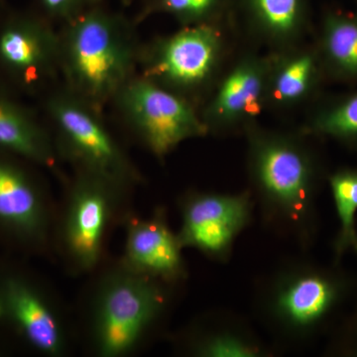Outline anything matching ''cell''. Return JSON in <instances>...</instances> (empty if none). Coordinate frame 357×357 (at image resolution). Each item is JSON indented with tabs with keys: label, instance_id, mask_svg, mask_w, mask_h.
<instances>
[{
	"label": "cell",
	"instance_id": "ba28073f",
	"mask_svg": "<svg viewBox=\"0 0 357 357\" xmlns=\"http://www.w3.org/2000/svg\"><path fill=\"white\" fill-rule=\"evenodd\" d=\"M54 25L40 13L20 16L0 34V58L27 86L60 74V36Z\"/></svg>",
	"mask_w": 357,
	"mask_h": 357
},
{
	"label": "cell",
	"instance_id": "277c9868",
	"mask_svg": "<svg viewBox=\"0 0 357 357\" xmlns=\"http://www.w3.org/2000/svg\"><path fill=\"white\" fill-rule=\"evenodd\" d=\"M112 102L129 128L158 158L206 131L187 100L141 75H134Z\"/></svg>",
	"mask_w": 357,
	"mask_h": 357
},
{
	"label": "cell",
	"instance_id": "7c38bea8",
	"mask_svg": "<svg viewBox=\"0 0 357 357\" xmlns=\"http://www.w3.org/2000/svg\"><path fill=\"white\" fill-rule=\"evenodd\" d=\"M4 304L33 347L49 356L63 354L65 335L60 321L36 291L20 282L11 281L4 292Z\"/></svg>",
	"mask_w": 357,
	"mask_h": 357
},
{
	"label": "cell",
	"instance_id": "7402d4cb",
	"mask_svg": "<svg viewBox=\"0 0 357 357\" xmlns=\"http://www.w3.org/2000/svg\"><path fill=\"white\" fill-rule=\"evenodd\" d=\"M195 351L199 356L211 357L253 356L255 354L253 345L231 333H218L204 338L195 347Z\"/></svg>",
	"mask_w": 357,
	"mask_h": 357
},
{
	"label": "cell",
	"instance_id": "603a6c76",
	"mask_svg": "<svg viewBox=\"0 0 357 357\" xmlns=\"http://www.w3.org/2000/svg\"><path fill=\"white\" fill-rule=\"evenodd\" d=\"M39 13L52 23L67 22L89 9L105 4V0H37Z\"/></svg>",
	"mask_w": 357,
	"mask_h": 357
},
{
	"label": "cell",
	"instance_id": "7a4b0ae2",
	"mask_svg": "<svg viewBox=\"0 0 357 357\" xmlns=\"http://www.w3.org/2000/svg\"><path fill=\"white\" fill-rule=\"evenodd\" d=\"M165 306L159 281L121 266L100 283L91 314V338L102 357L126 356L140 344Z\"/></svg>",
	"mask_w": 357,
	"mask_h": 357
},
{
	"label": "cell",
	"instance_id": "d6986e66",
	"mask_svg": "<svg viewBox=\"0 0 357 357\" xmlns=\"http://www.w3.org/2000/svg\"><path fill=\"white\" fill-rule=\"evenodd\" d=\"M258 20L268 30L287 34L297 27L301 16L300 0H249Z\"/></svg>",
	"mask_w": 357,
	"mask_h": 357
},
{
	"label": "cell",
	"instance_id": "5b68a950",
	"mask_svg": "<svg viewBox=\"0 0 357 357\" xmlns=\"http://www.w3.org/2000/svg\"><path fill=\"white\" fill-rule=\"evenodd\" d=\"M126 192L100 176L76 170L60 225L63 255L75 271H91L100 262L105 237Z\"/></svg>",
	"mask_w": 357,
	"mask_h": 357
},
{
	"label": "cell",
	"instance_id": "4fadbf2b",
	"mask_svg": "<svg viewBox=\"0 0 357 357\" xmlns=\"http://www.w3.org/2000/svg\"><path fill=\"white\" fill-rule=\"evenodd\" d=\"M0 220L26 236L43 239L48 213L38 190L15 167L0 162Z\"/></svg>",
	"mask_w": 357,
	"mask_h": 357
},
{
	"label": "cell",
	"instance_id": "52a82bcc",
	"mask_svg": "<svg viewBox=\"0 0 357 357\" xmlns=\"http://www.w3.org/2000/svg\"><path fill=\"white\" fill-rule=\"evenodd\" d=\"M255 171L270 210L289 222L306 218L312 204V172L300 150L280 141L263 143L255 152Z\"/></svg>",
	"mask_w": 357,
	"mask_h": 357
},
{
	"label": "cell",
	"instance_id": "44dd1931",
	"mask_svg": "<svg viewBox=\"0 0 357 357\" xmlns=\"http://www.w3.org/2000/svg\"><path fill=\"white\" fill-rule=\"evenodd\" d=\"M316 129L333 137L357 138V93L319 115Z\"/></svg>",
	"mask_w": 357,
	"mask_h": 357
},
{
	"label": "cell",
	"instance_id": "9c48e42d",
	"mask_svg": "<svg viewBox=\"0 0 357 357\" xmlns=\"http://www.w3.org/2000/svg\"><path fill=\"white\" fill-rule=\"evenodd\" d=\"M250 217V201L246 196L195 195L183 208L178 239L206 255L220 256L230 248Z\"/></svg>",
	"mask_w": 357,
	"mask_h": 357
},
{
	"label": "cell",
	"instance_id": "6da1fadb",
	"mask_svg": "<svg viewBox=\"0 0 357 357\" xmlns=\"http://www.w3.org/2000/svg\"><path fill=\"white\" fill-rule=\"evenodd\" d=\"M134 27L133 20L105 3L61 24L64 88L102 112L138 68L141 47Z\"/></svg>",
	"mask_w": 357,
	"mask_h": 357
},
{
	"label": "cell",
	"instance_id": "9a60e30c",
	"mask_svg": "<svg viewBox=\"0 0 357 357\" xmlns=\"http://www.w3.org/2000/svg\"><path fill=\"white\" fill-rule=\"evenodd\" d=\"M263 86L262 73L255 64L239 66L225 79L211 105V114L218 121H232L255 110Z\"/></svg>",
	"mask_w": 357,
	"mask_h": 357
},
{
	"label": "cell",
	"instance_id": "ac0fdd59",
	"mask_svg": "<svg viewBox=\"0 0 357 357\" xmlns=\"http://www.w3.org/2000/svg\"><path fill=\"white\" fill-rule=\"evenodd\" d=\"M222 0H144L137 15L133 18L137 24L155 13L171 14L183 23H203L217 11Z\"/></svg>",
	"mask_w": 357,
	"mask_h": 357
},
{
	"label": "cell",
	"instance_id": "5bb4252c",
	"mask_svg": "<svg viewBox=\"0 0 357 357\" xmlns=\"http://www.w3.org/2000/svg\"><path fill=\"white\" fill-rule=\"evenodd\" d=\"M0 146L37 163L55 167L58 150L48 134L29 114L6 98H0Z\"/></svg>",
	"mask_w": 357,
	"mask_h": 357
},
{
	"label": "cell",
	"instance_id": "e0dca14e",
	"mask_svg": "<svg viewBox=\"0 0 357 357\" xmlns=\"http://www.w3.org/2000/svg\"><path fill=\"white\" fill-rule=\"evenodd\" d=\"M333 199L340 220V236L338 246L340 250L357 248L356 213L357 211V173L344 171L331 178Z\"/></svg>",
	"mask_w": 357,
	"mask_h": 357
},
{
	"label": "cell",
	"instance_id": "ffe728a7",
	"mask_svg": "<svg viewBox=\"0 0 357 357\" xmlns=\"http://www.w3.org/2000/svg\"><path fill=\"white\" fill-rule=\"evenodd\" d=\"M314 73V61L311 55L301 56L289 63L275 81V93L281 100H296L304 95Z\"/></svg>",
	"mask_w": 357,
	"mask_h": 357
},
{
	"label": "cell",
	"instance_id": "8992f818",
	"mask_svg": "<svg viewBox=\"0 0 357 357\" xmlns=\"http://www.w3.org/2000/svg\"><path fill=\"white\" fill-rule=\"evenodd\" d=\"M220 50V36L204 23L184 29L140 48L138 67L141 76L164 88L190 89L203 84L215 67Z\"/></svg>",
	"mask_w": 357,
	"mask_h": 357
},
{
	"label": "cell",
	"instance_id": "2e32d148",
	"mask_svg": "<svg viewBox=\"0 0 357 357\" xmlns=\"http://www.w3.org/2000/svg\"><path fill=\"white\" fill-rule=\"evenodd\" d=\"M326 58L342 76L357 79V18L332 14L326 20Z\"/></svg>",
	"mask_w": 357,
	"mask_h": 357
},
{
	"label": "cell",
	"instance_id": "cb8c5ba5",
	"mask_svg": "<svg viewBox=\"0 0 357 357\" xmlns=\"http://www.w3.org/2000/svg\"><path fill=\"white\" fill-rule=\"evenodd\" d=\"M119 1H121L122 6H123L124 7H128L130 6L131 4H132L133 2L135 1V0H119Z\"/></svg>",
	"mask_w": 357,
	"mask_h": 357
},
{
	"label": "cell",
	"instance_id": "30bf717a",
	"mask_svg": "<svg viewBox=\"0 0 357 357\" xmlns=\"http://www.w3.org/2000/svg\"><path fill=\"white\" fill-rule=\"evenodd\" d=\"M126 227L121 264L135 273L159 282H175L185 274L183 245L162 215L130 218Z\"/></svg>",
	"mask_w": 357,
	"mask_h": 357
},
{
	"label": "cell",
	"instance_id": "8fae6325",
	"mask_svg": "<svg viewBox=\"0 0 357 357\" xmlns=\"http://www.w3.org/2000/svg\"><path fill=\"white\" fill-rule=\"evenodd\" d=\"M337 298L330 278L311 270H296L275 286L270 310L288 330H310L328 314Z\"/></svg>",
	"mask_w": 357,
	"mask_h": 357
},
{
	"label": "cell",
	"instance_id": "3957f363",
	"mask_svg": "<svg viewBox=\"0 0 357 357\" xmlns=\"http://www.w3.org/2000/svg\"><path fill=\"white\" fill-rule=\"evenodd\" d=\"M47 110L57 136L58 153L76 170L100 176L126 190L139 182V173L105 128L100 112L64 86L49 98Z\"/></svg>",
	"mask_w": 357,
	"mask_h": 357
}]
</instances>
